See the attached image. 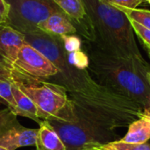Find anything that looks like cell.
Masks as SVG:
<instances>
[{"label": "cell", "instance_id": "1", "mask_svg": "<svg viewBox=\"0 0 150 150\" xmlns=\"http://www.w3.org/2000/svg\"><path fill=\"white\" fill-rule=\"evenodd\" d=\"M91 23L96 47L112 55L142 62L127 16L99 0H82Z\"/></svg>", "mask_w": 150, "mask_h": 150}, {"label": "cell", "instance_id": "2", "mask_svg": "<svg viewBox=\"0 0 150 150\" xmlns=\"http://www.w3.org/2000/svg\"><path fill=\"white\" fill-rule=\"evenodd\" d=\"M0 76L16 85L33 102L40 120L69 123L71 121L70 103L63 87L41 81V79L25 75L13 67L1 64Z\"/></svg>", "mask_w": 150, "mask_h": 150}, {"label": "cell", "instance_id": "3", "mask_svg": "<svg viewBox=\"0 0 150 150\" xmlns=\"http://www.w3.org/2000/svg\"><path fill=\"white\" fill-rule=\"evenodd\" d=\"M10 5L6 25L22 33L38 31L39 25L54 12H63L54 0H5Z\"/></svg>", "mask_w": 150, "mask_h": 150}, {"label": "cell", "instance_id": "4", "mask_svg": "<svg viewBox=\"0 0 150 150\" xmlns=\"http://www.w3.org/2000/svg\"><path fill=\"white\" fill-rule=\"evenodd\" d=\"M38 129L22 126L9 108L0 112V147L7 150L35 146Z\"/></svg>", "mask_w": 150, "mask_h": 150}, {"label": "cell", "instance_id": "5", "mask_svg": "<svg viewBox=\"0 0 150 150\" xmlns=\"http://www.w3.org/2000/svg\"><path fill=\"white\" fill-rule=\"evenodd\" d=\"M10 67L39 79L53 77L59 74L58 69L44 54L26 42L19 49L14 64Z\"/></svg>", "mask_w": 150, "mask_h": 150}, {"label": "cell", "instance_id": "6", "mask_svg": "<svg viewBox=\"0 0 150 150\" xmlns=\"http://www.w3.org/2000/svg\"><path fill=\"white\" fill-rule=\"evenodd\" d=\"M62 11L68 16L76 28L77 33L86 41H93V33L91 20L82 0H54Z\"/></svg>", "mask_w": 150, "mask_h": 150}, {"label": "cell", "instance_id": "7", "mask_svg": "<svg viewBox=\"0 0 150 150\" xmlns=\"http://www.w3.org/2000/svg\"><path fill=\"white\" fill-rule=\"evenodd\" d=\"M25 43V36L21 32L8 25H0V64L12 66Z\"/></svg>", "mask_w": 150, "mask_h": 150}, {"label": "cell", "instance_id": "8", "mask_svg": "<svg viewBox=\"0 0 150 150\" xmlns=\"http://www.w3.org/2000/svg\"><path fill=\"white\" fill-rule=\"evenodd\" d=\"M54 121H55L56 124L51 125L64 143L66 150H84L97 147L94 143L90 142L87 134L80 127L69 124V122Z\"/></svg>", "mask_w": 150, "mask_h": 150}, {"label": "cell", "instance_id": "9", "mask_svg": "<svg viewBox=\"0 0 150 150\" xmlns=\"http://www.w3.org/2000/svg\"><path fill=\"white\" fill-rule=\"evenodd\" d=\"M39 30L57 36L77 33L76 28L64 12H54L38 26Z\"/></svg>", "mask_w": 150, "mask_h": 150}, {"label": "cell", "instance_id": "10", "mask_svg": "<svg viewBox=\"0 0 150 150\" xmlns=\"http://www.w3.org/2000/svg\"><path fill=\"white\" fill-rule=\"evenodd\" d=\"M39 125L36 150H66L64 143L49 121L42 120Z\"/></svg>", "mask_w": 150, "mask_h": 150}, {"label": "cell", "instance_id": "11", "mask_svg": "<svg viewBox=\"0 0 150 150\" xmlns=\"http://www.w3.org/2000/svg\"><path fill=\"white\" fill-rule=\"evenodd\" d=\"M11 84L12 89V95L17 105V108L14 114L17 116L29 118L40 124L42 121V120L39 118L38 110L33 102L25 93H23L16 85L12 84L11 83Z\"/></svg>", "mask_w": 150, "mask_h": 150}, {"label": "cell", "instance_id": "12", "mask_svg": "<svg viewBox=\"0 0 150 150\" xmlns=\"http://www.w3.org/2000/svg\"><path fill=\"white\" fill-rule=\"evenodd\" d=\"M150 140V120L146 115L133 122L126 135L120 140L129 143H145Z\"/></svg>", "mask_w": 150, "mask_h": 150}, {"label": "cell", "instance_id": "13", "mask_svg": "<svg viewBox=\"0 0 150 150\" xmlns=\"http://www.w3.org/2000/svg\"><path fill=\"white\" fill-rule=\"evenodd\" d=\"M121 11H123L130 20L135 21L142 26L150 30V11L146 9H129L120 6H115Z\"/></svg>", "mask_w": 150, "mask_h": 150}, {"label": "cell", "instance_id": "14", "mask_svg": "<svg viewBox=\"0 0 150 150\" xmlns=\"http://www.w3.org/2000/svg\"><path fill=\"white\" fill-rule=\"evenodd\" d=\"M98 148L100 150H150V143H129L117 141L98 145Z\"/></svg>", "mask_w": 150, "mask_h": 150}, {"label": "cell", "instance_id": "15", "mask_svg": "<svg viewBox=\"0 0 150 150\" xmlns=\"http://www.w3.org/2000/svg\"><path fill=\"white\" fill-rule=\"evenodd\" d=\"M0 98H2L8 105V108L14 113L17 105L12 95L11 84L7 79L2 76H0Z\"/></svg>", "mask_w": 150, "mask_h": 150}, {"label": "cell", "instance_id": "16", "mask_svg": "<svg viewBox=\"0 0 150 150\" xmlns=\"http://www.w3.org/2000/svg\"><path fill=\"white\" fill-rule=\"evenodd\" d=\"M67 58L69 63L79 70H84L90 63L88 55L82 50L68 53Z\"/></svg>", "mask_w": 150, "mask_h": 150}, {"label": "cell", "instance_id": "17", "mask_svg": "<svg viewBox=\"0 0 150 150\" xmlns=\"http://www.w3.org/2000/svg\"><path fill=\"white\" fill-rule=\"evenodd\" d=\"M63 47L67 53H71L75 51L81 50L82 47V40L76 34H65L60 36Z\"/></svg>", "mask_w": 150, "mask_h": 150}, {"label": "cell", "instance_id": "18", "mask_svg": "<svg viewBox=\"0 0 150 150\" xmlns=\"http://www.w3.org/2000/svg\"><path fill=\"white\" fill-rule=\"evenodd\" d=\"M130 23L132 25L134 33L137 35V37L145 46L146 49L150 53V30L142 26V25L138 24L135 21L130 20Z\"/></svg>", "mask_w": 150, "mask_h": 150}, {"label": "cell", "instance_id": "19", "mask_svg": "<svg viewBox=\"0 0 150 150\" xmlns=\"http://www.w3.org/2000/svg\"><path fill=\"white\" fill-rule=\"evenodd\" d=\"M99 1L113 6H120L129 9L137 8L138 5L145 2V0H99Z\"/></svg>", "mask_w": 150, "mask_h": 150}, {"label": "cell", "instance_id": "20", "mask_svg": "<svg viewBox=\"0 0 150 150\" xmlns=\"http://www.w3.org/2000/svg\"><path fill=\"white\" fill-rule=\"evenodd\" d=\"M10 5L5 0H0V25H6Z\"/></svg>", "mask_w": 150, "mask_h": 150}, {"label": "cell", "instance_id": "21", "mask_svg": "<svg viewBox=\"0 0 150 150\" xmlns=\"http://www.w3.org/2000/svg\"><path fill=\"white\" fill-rule=\"evenodd\" d=\"M143 114H145V115H148V116H150V109L146 110V111L144 112V113H143Z\"/></svg>", "mask_w": 150, "mask_h": 150}, {"label": "cell", "instance_id": "22", "mask_svg": "<svg viewBox=\"0 0 150 150\" xmlns=\"http://www.w3.org/2000/svg\"><path fill=\"white\" fill-rule=\"evenodd\" d=\"M84 150H100L98 148V146L97 147H93V148H91V149H84Z\"/></svg>", "mask_w": 150, "mask_h": 150}, {"label": "cell", "instance_id": "23", "mask_svg": "<svg viewBox=\"0 0 150 150\" xmlns=\"http://www.w3.org/2000/svg\"><path fill=\"white\" fill-rule=\"evenodd\" d=\"M147 79L149 80V83H150V71L148 73V74H147Z\"/></svg>", "mask_w": 150, "mask_h": 150}, {"label": "cell", "instance_id": "24", "mask_svg": "<svg viewBox=\"0 0 150 150\" xmlns=\"http://www.w3.org/2000/svg\"><path fill=\"white\" fill-rule=\"evenodd\" d=\"M145 2H147L148 4H150V0H145Z\"/></svg>", "mask_w": 150, "mask_h": 150}, {"label": "cell", "instance_id": "25", "mask_svg": "<svg viewBox=\"0 0 150 150\" xmlns=\"http://www.w3.org/2000/svg\"><path fill=\"white\" fill-rule=\"evenodd\" d=\"M0 150H7V149H5L4 148H2V147H0Z\"/></svg>", "mask_w": 150, "mask_h": 150}]
</instances>
